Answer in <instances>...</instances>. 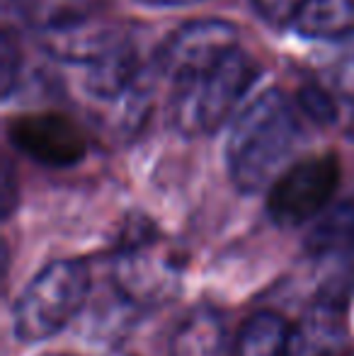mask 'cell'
Masks as SVG:
<instances>
[{"label": "cell", "instance_id": "1", "mask_svg": "<svg viewBox=\"0 0 354 356\" xmlns=\"http://www.w3.org/2000/svg\"><path fill=\"white\" fill-rule=\"evenodd\" d=\"M301 143V122L293 102L279 88L257 95L236 117L226 145L231 182L255 194L272 187Z\"/></svg>", "mask_w": 354, "mask_h": 356}, {"label": "cell", "instance_id": "2", "mask_svg": "<svg viewBox=\"0 0 354 356\" xmlns=\"http://www.w3.org/2000/svg\"><path fill=\"white\" fill-rule=\"evenodd\" d=\"M257 78L260 63L243 49H236L211 71L175 85L170 104L172 127L184 136L216 134L233 117Z\"/></svg>", "mask_w": 354, "mask_h": 356}, {"label": "cell", "instance_id": "3", "mask_svg": "<svg viewBox=\"0 0 354 356\" xmlns=\"http://www.w3.org/2000/svg\"><path fill=\"white\" fill-rule=\"evenodd\" d=\"M90 272L81 259H54L24 286L13 310L15 334L22 342H42L58 334L86 305Z\"/></svg>", "mask_w": 354, "mask_h": 356}, {"label": "cell", "instance_id": "4", "mask_svg": "<svg viewBox=\"0 0 354 356\" xmlns=\"http://www.w3.org/2000/svg\"><path fill=\"white\" fill-rule=\"evenodd\" d=\"M112 277L124 298L153 308L175 298L182 284V257L153 228L134 225L114 254Z\"/></svg>", "mask_w": 354, "mask_h": 356}, {"label": "cell", "instance_id": "5", "mask_svg": "<svg viewBox=\"0 0 354 356\" xmlns=\"http://www.w3.org/2000/svg\"><path fill=\"white\" fill-rule=\"evenodd\" d=\"M340 175V158L335 153H316L296 160L269 187V218L282 228H298L318 220L335 199Z\"/></svg>", "mask_w": 354, "mask_h": 356}, {"label": "cell", "instance_id": "6", "mask_svg": "<svg viewBox=\"0 0 354 356\" xmlns=\"http://www.w3.org/2000/svg\"><path fill=\"white\" fill-rule=\"evenodd\" d=\"M238 49V27L228 19H194L177 27L156 51V68L166 78L182 83L211 71Z\"/></svg>", "mask_w": 354, "mask_h": 356}, {"label": "cell", "instance_id": "7", "mask_svg": "<svg viewBox=\"0 0 354 356\" xmlns=\"http://www.w3.org/2000/svg\"><path fill=\"white\" fill-rule=\"evenodd\" d=\"M8 141L44 168H71L88 153V136L76 119L61 112H32L10 119Z\"/></svg>", "mask_w": 354, "mask_h": 356}, {"label": "cell", "instance_id": "8", "mask_svg": "<svg viewBox=\"0 0 354 356\" xmlns=\"http://www.w3.org/2000/svg\"><path fill=\"white\" fill-rule=\"evenodd\" d=\"M124 39L127 37L119 32L117 24L107 22L99 15H90L81 22H73L56 32L39 34V44L49 56L66 63H88V66L97 63Z\"/></svg>", "mask_w": 354, "mask_h": 356}, {"label": "cell", "instance_id": "9", "mask_svg": "<svg viewBox=\"0 0 354 356\" xmlns=\"http://www.w3.org/2000/svg\"><path fill=\"white\" fill-rule=\"evenodd\" d=\"M350 349L345 308L316 300L306 315L291 325L289 356H345Z\"/></svg>", "mask_w": 354, "mask_h": 356}, {"label": "cell", "instance_id": "10", "mask_svg": "<svg viewBox=\"0 0 354 356\" xmlns=\"http://www.w3.org/2000/svg\"><path fill=\"white\" fill-rule=\"evenodd\" d=\"M141 83V61L138 51L129 39L107 51L97 63L90 66L86 75V90L90 97L114 102L131 92Z\"/></svg>", "mask_w": 354, "mask_h": 356}, {"label": "cell", "instance_id": "11", "mask_svg": "<svg viewBox=\"0 0 354 356\" xmlns=\"http://www.w3.org/2000/svg\"><path fill=\"white\" fill-rule=\"evenodd\" d=\"M291 29L311 42H345L354 37V0H306Z\"/></svg>", "mask_w": 354, "mask_h": 356}, {"label": "cell", "instance_id": "12", "mask_svg": "<svg viewBox=\"0 0 354 356\" xmlns=\"http://www.w3.org/2000/svg\"><path fill=\"white\" fill-rule=\"evenodd\" d=\"M306 250L316 259L354 252V192L332 202L321 218L313 220Z\"/></svg>", "mask_w": 354, "mask_h": 356}, {"label": "cell", "instance_id": "13", "mask_svg": "<svg viewBox=\"0 0 354 356\" xmlns=\"http://www.w3.org/2000/svg\"><path fill=\"white\" fill-rule=\"evenodd\" d=\"M226 349V325L209 305L194 308L177 325L170 339V356H223Z\"/></svg>", "mask_w": 354, "mask_h": 356}, {"label": "cell", "instance_id": "14", "mask_svg": "<svg viewBox=\"0 0 354 356\" xmlns=\"http://www.w3.org/2000/svg\"><path fill=\"white\" fill-rule=\"evenodd\" d=\"M291 325L272 310H260L241 325L233 356H289Z\"/></svg>", "mask_w": 354, "mask_h": 356}, {"label": "cell", "instance_id": "15", "mask_svg": "<svg viewBox=\"0 0 354 356\" xmlns=\"http://www.w3.org/2000/svg\"><path fill=\"white\" fill-rule=\"evenodd\" d=\"M37 34L56 32L95 15L92 0H5Z\"/></svg>", "mask_w": 354, "mask_h": 356}, {"label": "cell", "instance_id": "16", "mask_svg": "<svg viewBox=\"0 0 354 356\" xmlns=\"http://www.w3.org/2000/svg\"><path fill=\"white\" fill-rule=\"evenodd\" d=\"M296 104L311 122L321 127H328L337 119V97L328 90L325 83H318V80H308L298 88Z\"/></svg>", "mask_w": 354, "mask_h": 356}, {"label": "cell", "instance_id": "17", "mask_svg": "<svg viewBox=\"0 0 354 356\" xmlns=\"http://www.w3.org/2000/svg\"><path fill=\"white\" fill-rule=\"evenodd\" d=\"M19 73H22L19 42L13 29L3 27V34H0V90H3V99H10L17 90Z\"/></svg>", "mask_w": 354, "mask_h": 356}, {"label": "cell", "instance_id": "18", "mask_svg": "<svg viewBox=\"0 0 354 356\" xmlns=\"http://www.w3.org/2000/svg\"><path fill=\"white\" fill-rule=\"evenodd\" d=\"M255 13L272 27H291L306 0H250Z\"/></svg>", "mask_w": 354, "mask_h": 356}, {"label": "cell", "instance_id": "19", "mask_svg": "<svg viewBox=\"0 0 354 356\" xmlns=\"http://www.w3.org/2000/svg\"><path fill=\"white\" fill-rule=\"evenodd\" d=\"M323 83L328 85V90H330L335 97L352 99L354 102V51L347 54L345 58H340V61L325 73Z\"/></svg>", "mask_w": 354, "mask_h": 356}, {"label": "cell", "instance_id": "20", "mask_svg": "<svg viewBox=\"0 0 354 356\" xmlns=\"http://www.w3.org/2000/svg\"><path fill=\"white\" fill-rule=\"evenodd\" d=\"M15 202H17V194H15L13 165H10V160H5V165H3V216H5V218L13 213Z\"/></svg>", "mask_w": 354, "mask_h": 356}, {"label": "cell", "instance_id": "21", "mask_svg": "<svg viewBox=\"0 0 354 356\" xmlns=\"http://www.w3.org/2000/svg\"><path fill=\"white\" fill-rule=\"evenodd\" d=\"M138 3L148 8H184V5L204 3V0H138Z\"/></svg>", "mask_w": 354, "mask_h": 356}, {"label": "cell", "instance_id": "22", "mask_svg": "<svg viewBox=\"0 0 354 356\" xmlns=\"http://www.w3.org/2000/svg\"><path fill=\"white\" fill-rule=\"evenodd\" d=\"M347 136L354 141V114H352V119H350V124H347Z\"/></svg>", "mask_w": 354, "mask_h": 356}, {"label": "cell", "instance_id": "23", "mask_svg": "<svg viewBox=\"0 0 354 356\" xmlns=\"http://www.w3.org/2000/svg\"><path fill=\"white\" fill-rule=\"evenodd\" d=\"M47 356H68V354H47Z\"/></svg>", "mask_w": 354, "mask_h": 356}]
</instances>
